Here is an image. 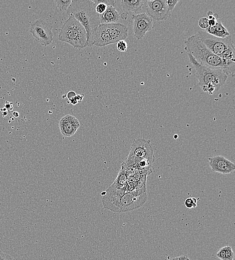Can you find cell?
<instances>
[{
    "label": "cell",
    "mask_w": 235,
    "mask_h": 260,
    "mask_svg": "<svg viewBox=\"0 0 235 260\" xmlns=\"http://www.w3.org/2000/svg\"><path fill=\"white\" fill-rule=\"evenodd\" d=\"M131 18L133 20L134 36L137 40L142 39L153 28L152 18L147 13L132 15Z\"/></svg>",
    "instance_id": "9"
},
{
    "label": "cell",
    "mask_w": 235,
    "mask_h": 260,
    "mask_svg": "<svg viewBox=\"0 0 235 260\" xmlns=\"http://www.w3.org/2000/svg\"><path fill=\"white\" fill-rule=\"evenodd\" d=\"M205 31L214 36L219 38H224L230 36L227 29L222 25L221 20H216L215 25L208 26Z\"/></svg>",
    "instance_id": "16"
},
{
    "label": "cell",
    "mask_w": 235,
    "mask_h": 260,
    "mask_svg": "<svg viewBox=\"0 0 235 260\" xmlns=\"http://www.w3.org/2000/svg\"><path fill=\"white\" fill-rule=\"evenodd\" d=\"M213 12L212 11L208 10L207 12V16H213Z\"/></svg>",
    "instance_id": "34"
},
{
    "label": "cell",
    "mask_w": 235,
    "mask_h": 260,
    "mask_svg": "<svg viewBox=\"0 0 235 260\" xmlns=\"http://www.w3.org/2000/svg\"><path fill=\"white\" fill-rule=\"evenodd\" d=\"M213 16L215 20L218 19L219 16L217 14L215 13L213 14Z\"/></svg>",
    "instance_id": "35"
},
{
    "label": "cell",
    "mask_w": 235,
    "mask_h": 260,
    "mask_svg": "<svg viewBox=\"0 0 235 260\" xmlns=\"http://www.w3.org/2000/svg\"><path fill=\"white\" fill-rule=\"evenodd\" d=\"M235 48L234 45L229 47L221 54L220 58L223 65V72L228 76H233L235 72Z\"/></svg>",
    "instance_id": "13"
},
{
    "label": "cell",
    "mask_w": 235,
    "mask_h": 260,
    "mask_svg": "<svg viewBox=\"0 0 235 260\" xmlns=\"http://www.w3.org/2000/svg\"><path fill=\"white\" fill-rule=\"evenodd\" d=\"M146 192L140 195L125 192V190L113 184L104 192L102 198L103 207L114 212L132 211L142 206L146 202Z\"/></svg>",
    "instance_id": "1"
},
{
    "label": "cell",
    "mask_w": 235,
    "mask_h": 260,
    "mask_svg": "<svg viewBox=\"0 0 235 260\" xmlns=\"http://www.w3.org/2000/svg\"><path fill=\"white\" fill-rule=\"evenodd\" d=\"M179 2V0H166V4H167V7H168V10L170 12H171L172 10L174 9L175 6L176 5L177 2Z\"/></svg>",
    "instance_id": "25"
},
{
    "label": "cell",
    "mask_w": 235,
    "mask_h": 260,
    "mask_svg": "<svg viewBox=\"0 0 235 260\" xmlns=\"http://www.w3.org/2000/svg\"><path fill=\"white\" fill-rule=\"evenodd\" d=\"M144 160L153 162L155 160L154 150L150 140L143 138L134 139L128 156L121 164V168L126 169L132 166H136L140 161Z\"/></svg>",
    "instance_id": "6"
},
{
    "label": "cell",
    "mask_w": 235,
    "mask_h": 260,
    "mask_svg": "<svg viewBox=\"0 0 235 260\" xmlns=\"http://www.w3.org/2000/svg\"><path fill=\"white\" fill-rule=\"evenodd\" d=\"M127 16H128V14L125 12L122 13L121 14V15L120 16L121 18L122 19H124V20H126L127 18Z\"/></svg>",
    "instance_id": "33"
},
{
    "label": "cell",
    "mask_w": 235,
    "mask_h": 260,
    "mask_svg": "<svg viewBox=\"0 0 235 260\" xmlns=\"http://www.w3.org/2000/svg\"><path fill=\"white\" fill-rule=\"evenodd\" d=\"M145 2L144 0H122L121 6L123 11L127 14L136 12L141 10Z\"/></svg>",
    "instance_id": "17"
},
{
    "label": "cell",
    "mask_w": 235,
    "mask_h": 260,
    "mask_svg": "<svg viewBox=\"0 0 235 260\" xmlns=\"http://www.w3.org/2000/svg\"><path fill=\"white\" fill-rule=\"evenodd\" d=\"M120 16L114 7L107 6L105 11L99 14L100 24L116 23L119 18Z\"/></svg>",
    "instance_id": "15"
},
{
    "label": "cell",
    "mask_w": 235,
    "mask_h": 260,
    "mask_svg": "<svg viewBox=\"0 0 235 260\" xmlns=\"http://www.w3.org/2000/svg\"><path fill=\"white\" fill-rule=\"evenodd\" d=\"M58 40L79 49L89 46L85 28L71 15L61 26Z\"/></svg>",
    "instance_id": "5"
},
{
    "label": "cell",
    "mask_w": 235,
    "mask_h": 260,
    "mask_svg": "<svg viewBox=\"0 0 235 260\" xmlns=\"http://www.w3.org/2000/svg\"><path fill=\"white\" fill-rule=\"evenodd\" d=\"M225 248H221L217 252L216 256L220 260H224Z\"/></svg>",
    "instance_id": "28"
},
{
    "label": "cell",
    "mask_w": 235,
    "mask_h": 260,
    "mask_svg": "<svg viewBox=\"0 0 235 260\" xmlns=\"http://www.w3.org/2000/svg\"><path fill=\"white\" fill-rule=\"evenodd\" d=\"M112 44L124 40L128 36V28L121 23L107 24Z\"/></svg>",
    "instance_id": "14"
},
{
    "label": "cell",
    "mask_w": 235,
    "mask_h": 260,
    "mask_svg": "<svg viewBox=\"0 0 235 260\" xmlns=\"http://www.w3.org/2000/svg\"><path fill=\"white\" fill-rule=\"evenodd\" d=\"M216 20H215L214 18H213L212 19L208 20V23L209 26H213L215 25L216 23Z\"/></svg>",
    "instance_id": "30"
},
{
    "label": "cell",
    "mask_w": 235,
    "mask_h": 260,
    "mask_svg": "<svg viewBox=\"0 0 235 260\" xmlns=\"http://www.w3.org/2000/svg\"><path fill=\"white\" fill-rule=\"evenodd\" d=\"M80 126V124L78 120L70 114L62 117L59 122L61 133L67 137L74 135Z\"/></svg>",
    "instance_id": "12"
},
{
    "label": "cell",
    "mask_w": 235,
    "mask_h": 260,
    "mask_svg": "<svg viewBox=\"0 0 235 260\" xmlns=\"http://www.w3.org/2000/svg\"><path fill=\"white\" fill-rule=\"evenodd\" d=\"M117 49L121 52H125L127 50V44L124 40H121L117 42Z\"/></svg>",
    "instance_id": "23"
},
{
    "label": "cell",
    "mask_w": 235,
    "mask_h": 260,
    "mask_svg": "<svg viewBox=\"0 0 235 260\" xmlns=\"http://www.w3.org/2000/svg\"><path fill=\"white\" fill-rule=\"evenodd\" d=\"M184 204L187 208H195L197 206V199L195 198H188L185 200Z\"/></svg>",
    "instance_id": "20"
},
{
    "label": "cell",
    "mask_w": 235,
    "mask_h": 260,
    "mask_svg": "<svg viewBox=\"0 0 235 260\" xmlns=\"http://www.w3.org/2000/svg\"><path fill=\"white\" fill-rule=\"evenodd\" d=\"M75 96H76V94L74 92L70 91L67 94V98L69 100V99H71V98L75 97Z\"/></svg>",
    "instance_id": "31"
},
{
    "label": "cell",
    "mask_w": 235,
    "mask_h": 260,
    "mask_svg": "<svg viewBox=\"0 0 235 260\" xmlns=\"http://www.w3.org/2000/svg\"><path fill=\"white\" fill-rule=\"evenodd\" d=\"M187 54L189 62L195 69V74L202 90L210 94L217 92L224 84L228 76L222 70L201 64L191 54Z\"/></svg>",
    "instance_id": "2"
},
{
    "label": "cell",
    "mask_w": 235,
    "mask_h": 260,
    "mask_svg": "<svg viewBox=\"0 0 235 260\" xmlns=\"http://www.w3.org/2000/svg\"><path fill=\"white\" fill-rule=\"evenodd\" d=\"M52 27L43 20L39 19L31 24L29 30L38 42L46 46L51 44L53 40Z\"/></svg>",
    "instance_id": "8"
},
{
    "label": "cell",
    "mask_w": 235,
    "mask_h": 260,
    "mask_svg": "<svg viewBox=\"0 0 235 260\" xmlns=\"http://www.w3.org/2000/svg\"><path fill=\"white\" fill-rule=\"evenodd\" d=\"M171 260H190L186 255L177 256L172 258Z\"/></svg>",
    "instance_id": "29"
},
{
    "label": "cell",
    "mask_w": 235,
    "mask_h": 260,
    "mask_svg": "<svg viewBox=\"0 0 235 260\" xmlns=\"http://www.w3.org/2000/svg\"><path fill=\"white\" fill-rule=\"evenodd\" d=\"M127 179L126 171L121 168L113 184L118 188L125 190L127 184Z\"/></svg>",
    "instance_id": "18"
},
{
    "label": "cell",
    "mask_w": 235,
    "mask_h": 260,
    "mask_svg": "<svg viewBox=\"0 0 235 260\" xmlns=\"http://www.w3.org/2000/svg\"><path fill=\"white\" fill-rule=\"evenodd\" d=\"M92 2L95 4L96 5L99 4H103L107 6H115V1L114 0H91Z\"/></svg>",
    "instance_id": "22"
},
{
    "label": "cell",
    "mask_w": 235,
    "mask_h": 260,
    "mask_svg": "<svg viewBox=\"0 0 235 260\" xmlns=\"http://www.w3.org/2000/svg\"><path fill=\"white\" fill-rule=\"evenodd\" d=\"M185 49L200 64L223 70L221 58L210 52L198 38L197 34L184 40Z\"/></svg>",
    "instance_id": "4"
},
{
    "label": "cell",
    "mask_w": 235,
    "mask_h": 260,
    "mask_svg": "<svg viewBox=\"0 0 235 260\" xmlns=\"http://www.w3.org/2000/svg\"><path fill=\"white\" fill-rule=\"evenodd\" d=\"M197 34L206 48L219 57L225 50L234 45L231 36L219 38L207 33L205 30H199Z\"/></svg>",
    "instance_id": "7"
},
{
    "label": "cell",
    "mask_w": 235,
    "mask_h": 260,
    "mask_svg": "<svg viewBox=\"0 0 235 260\" xmlns=\"http://www.w3.org/2000/svg\"><path fill=\"white\" fill-rule=\"evenodd\" d=\"M75 98H76V100H77L78 102H80L82 100L83 96H82L81 95H80V94H77V95H76Z\"/></svg>",
    "instance_id": "32"
},
{
    "label": "cell",
    "mask_w": 235,
    "mask_h": 260,
    "mask_svg": "<svg viewBox=\"0 0 235 260\" xmlns=\"http://www.w3.org/2000/svg\"><path fill=\"white\" fill-rule=\"evenodd\" d=\"M145 5L147 14L155 20H163L171 15L166 0H147Z\"/></svg>",
    "instance_id": "10"
},
{
    "label": "cell",
    "mask_w": 235,
    "mask_h": 260,
    "mask_svg": "<svg viewBox=\"0 0 235 260\" xmlns=\"http://www.w3.org/2000/svg\"><path fill=\"white\" fill-rule=\"evenodd\" d=\"M107 6L103 4H99L96 6L95 10L98 14H101L105 11Z\"/></svg>",
    "instance_id": "26"
},
{
    "label": "cell",
    "mask_w": 235,
    "mask_h": 260,
    "mask_svg": "<svg viewBox=\"0 0 235 260\" xmlns=\"http://www.w3.org/2000/svg\"><path fill=\"white\" fill-rule=\"evenodd\" d=\"M96 6L91 0H72L67 10L69 16H74L85 28L88 44L92 31L100 24Z\"/></svg>",
    "instance_id": "3"
},
{
    "label": "cell",
    "mask_w": 235,
    "mask_h": 260,
    "mask_svg": "<svg viewBox=\"0 0 235 260\" xmlns=\"http://www.w3.org/2000/svg\"><path fill=\"white\" fill-rule=\"evenodd\" d=\"M72 0H55V2L57 10L60 12H67L68 8L71 5Z\"/></svg>",
    "instance_id": "19"
},
{
    "label": "cell",
    "mask_w": 235,
    "mask_h": 260,
    "mask_svg": "<svg viewBox=\"0 0 235 260\" xmlns=\"http://www.w3.org/2000/svg\"><path fill=\"white\" fill-rule=\"evenodd\" d=\"M16 113V114L15 113H13V114L15 116H19V114L17 112H15Z\"/></svg>",
    "instance_id": "36"
},
{
    "label": "cell",
    "mask_w": 235,
    "mask_h": 260,
    "mask_svg": "<svg viewBox=\"0 0 235 260\" xmlns=\"http://www.w3.org/2000/svg\"><path fill=\"white\" fill-rule=\"evenodd\" d=\"M224 260H233L234 254L232 248L229 246H225Z\"/></svg>",
    "instance_id": "21"
},
{
    "label": "cell",
    "mask_w": 235,
    "mask_h": 260,
    "mask_svg": "<svg viewBox=\"0 0 235 260\" xmlns=\"http://www.w3.org/2000/svg\"><path fill=\"white\" fill-rule=\"evenodd\" d=\"M198 24L200 28H201V29H206L209 26L207 18H201L199 20Z\"/></svg>",
    "instance_id": "24"
},
{
    "label": "cell",
    "mask_w": 235,
    "mask_h": 260,
    "mask_svg": "<svg viewBox=\"0 0 235 260\" xmlns=\"http://www.w3.org/2000/svg\"><path fill=\"white\" fill-rule=\"evenodd\" d=\"M0 260H15L10 254L0 250Z\"/></svg>",
    "instance_id": "27"
},
{
    "label": "cell",
    "mask_w": 235,
    "mask_h": 260,
    "mask_svg": "<svg viewBox=\"0 0 235 260\" xmlns=\"http://www.w3.org/2000/svg\"><path fill=\"white\" fill-rule=\"evenodd\" d=\"M209 165L212 172L222 174H229L234 172L235 164L222 156H216L208 158Z\"/></svg>",
    "instance_id": "11"
}]
</instances>
